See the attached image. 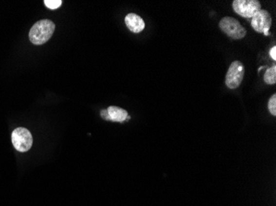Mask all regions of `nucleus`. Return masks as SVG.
<instances>
[{"label":"nucleus","instance_id":"1","mask_svg":"<svg viewBox=\"0 0 276 206\" xmlns=\"http://www.w3.org/2000/svg\"><path fill=\"white\" fill-rule=\"evenodd\" d=\"M55 25L48 19L36 22L29 32V39L34 45H42L49 41L55 32Z\"/></svg>","mask_w":276,"mask_h":206},{"label":"nucleus","instance_id":"2","mask_svg":"<svg viewBox=\"0 0 276 206\" xmlns=\"http://www.w3.org/2000/svg\"><path fill=\"white\" fill-rule=\"evenodd\" d=\"M219 28L230 38L241 40L246 35L245 27L241 26L238 20L233 17H224L219 22Z\"/></svg>","mask_w":276,"mask_h":206},{"label":"nucleus","instance_id":"3","mask_svg":"<svg viewBox=\"0 0 276 206\" xmlns=\"http://www.w3.org/2000/svg\"><path fill=\"white\" fill-rule=\"evenodd\" d=\"M244 75H245V67L243 64L239 60L233 61L230 65L225 79V83L227 87L230 89L238 88L243 80Z\"/></svg>","mask_w":276,"mask_h":206},{"label":"nucleus","instance_id":"4","mask_svg":"<svg viewBox=\"0 0 276 206\" xmlns=\"http://www.w3.org/2000/svg\"><path fill=\"white\" fill-rule=\"evenodd\" d=\"M12 143L18 152H27L33 145V136L26 128H17L12 133Z\"/></svg>","mask_w":276,"mask_h":206},{"label":"nucleus","instance_id":"5","mask_svg":"<svg viewBox=\"0 0 276 206\" xmlns=\"http://www.w3.org/2000/svg\"><path fill=\"white\" fill-rule=\"evenodd\" d=\"M233 8L238 15L246 18H252L257 12L261 9V4L258 0H234Z\"/></svg>","mask_w":276,"mask_h":206},{"label":"nucleus","instance_id":"6","mask_svg":"<svg viewBox=\"0 0 276 206\" xmlns=\"http://www.w3.org/2000/svg\"><path fill=\"white\" fill-rule=\"evenodd\" d=\"M272 25V17L265 9H260L252 17V27L257 33L268 35L269 30Z\"/></svg>","mask_w":276,"mask_h":206},{"label":"nucleus","instance_id":"7","mask_svg":"<svg viewBox=\"0 0 276 206\" xmlns=\"http://www.w3.org/2000/svg\"><path fill=\"white\" fill-rule=\"evenodd\" d=\"M125 23L131 33H139L145 29V22L136 14H129L125 17Z\"/></svg>","mask_w":276,"mask_h":206},{"label":"nucleus","instance_id":"8","mask_svg":"<svg viewBox=\"0 0 276 206\" xmlns=\"http://www.w3.org/2000/svg\"><path fill=\"white\" fill-rule=\"evenodd\" d=\"M110 120L114 121V122H123L126 120L129 117V113L126 110L118 107V106H111L107 109Z\"/></svg>","mask_w":276,"mask_h":206},{"label":"nucleus","instance_id":"9","mask_svg":"<svg viewBox=\"0 0 276 206\" xmlns=\"http://www.w3.org/2000/svg\"><path fill=\"white\" fill-rule=\"evenodd\" d=\"M264 81L265 84L269 85L276 84V66L274 65L272 67L269 68L267 70L265 71V75H264Z\"/></svg>","mask_w":276,"mask_h":206},{"label":"nucleus","instance_id":"10","mask_svg":"<svg viewBox=\"0 0 276 206\" xmlns=\"http://www.w3.org/2000/svg\"><path fill=\"white\" fill-rule=\"evenodd\" d=\"M44 3L47 8L54 10V9L60 8L62 4V1L61 0H45Z\"/></svg>","mask_w":276,"mask_h":206},{"label":"nucleus","instance_id":"11","mask_svg":"<svg viewBox=\"0 0 276 206\" xmlns=\"http://www.w3.org/2000/svg\"><path fill=\"white\" fill-rule=\"evenodd\" d=\"M268 109L271 115L276 116V94H273L270 98L268 103Z\"/></svg>","mask_w":276,"mask_h":206},{"label":"nucleus","instance_id":"12","mask_svg":"<svg viewBox=\"0 0 276 206\" xmlns=\"http://www.w3.org/2000/svg\"><path fill=\"white\" fill-rule=\"evenodd\" d=\"M100 116H101L103 119L106 120H110V117H109V113H108L107 109L102 110L101 112H100Z\"/></svg>","mask_w":276,"mask_h":206},{"label":"nucleus","instance_id":"13","mask_svg":"<svg viewBox=\"0 0 276 206\" xmlns=\"http://www.w3.org/2000/svg\"><path fill=\"white\" fill-rule=\"evenodd\" d=\"M270 55L271 57L274 60H276V47L274 46L271 48V51H270Z\"/></svg>","mask_w":276,"mask_h":206}]
</instances>
